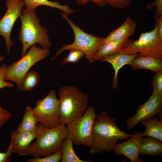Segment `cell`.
<instances>
[{"instance_id":"obj_1","label":"cell","mask_w":162,"mask_h":162,"mask_svg":"<svg viewBox=\"0 0 162 162\" xmlns=\"http://www.w3.org/2000/svg\"><path fill=\"white\" fill-rule=\"evenodd\" d=\"M116 120L106 111L101 112L96 116L92 129L91 154H101L104 151H112L119 140H126L133 135L119 129Z\"/></svg>"},{"instance_id":"obj_2","label":"cell","mask_w":162,"mask_h":162,"mask_svg":"<svg viewBox=\"0 0 162 162\" xmlns=\"http://www.w3.org/2000/svg\"><path fill=\"white\" fill-rule=\"evenodd\" d=\"M21 27L19 39L22 44L21 57L26 53L28 48L36 44L41 47L49 49L52 46L46 28L40 25V20L35 9H26L22 11L20 16Z\"/></svg>"},{"instance_id":"obj_3","label":"cell","mask_w":162,"mask_h":162,"mask_svg":"<svg viewBox=\"0 0 162 162\" xmlns=\"http://www.w3.org/2000/svg\"><path fill=\"white\" fill-rule=\"evenodd\" d=\"M36 131V140L30 144L28 150V154L33 157H45L61 151L62 142L68 135L66 125L61 123L52 128L39 123Z\"/></svg>"},{"instance_id":"obj_4","label":"cell","mask_w":162,"mask_h":162,"mask_svg":"<svg viewBox=\"0 0 162 162\" xmlns=\"http://www.w3.org/2000/svg\"><path fill=\"white\" fill-rule=\"evenodd\" d=\"M61 123L66 124L79 118L88 107V95L76 87L62 86L59 91Z\"/></svg>"},{"instance_id":"obj_5","label":"cell","mask_w":162,"mask_h":162,"mask_svg":"<svg viewBox=\"0 0 162 162\" xmlns=\"http://www.w3.org/2000/svg\"><path fill=\"white\" fill-rule=\"evenodd\" d=\"M49 49L32 45L28 52L19 61L8 67L5 80L12 81L16 85L18 90L22 88L24 78L30 68L35 63L45 59L49 55Z\"/></svg>"},{"instance_id":"obj_6","label":"cell","mask_w":162,"mask_h":162,"mask_svg":"<svg viewBox=\"0 0 162 162\" xmlns=\"http://www.w3.org/2000/svg\"><path fill=\"white\" fill-rule=\"evenodd\" d=\"M61 14L72 28L74 34V40L71 44L63 45L51 60H54L64 51L76 49L81 50L84 53L86 58L89 63L95 62L94 54L98 48L103 43L105 38L97 37L86 33L71 21L66 13L61 12Z\"/></svg>"},{"instance_id":"obj_7","label":"cell","mask_w":162,"mask_h":162,"mask_svg":"<svg viewBox=\"0 0 162 162\" xmlns=\"http://www.w3.org/2000/svg\"><path fill=\"white\" fill-rule=\"evenodd\" d=\"M96 116L94 107L88 106L81 117L66 124L67 137L75 145L92 146V129Z\"/></svg>"},{"instance_id":"obj_8","label":"cell","mask_w":162,"mask_h":162,"mask_svg":"<svg viewBox=\"0 0 162 162\" xmlns=\"http://www.w3.org/2000/svg\"><path fill=\"white\" fill-rule=\"evenodd\" d=\"M120 52L127 54H138L139 56L162 58V40L158 35L156 25L150 32L141 33L138 39L132 40Z\"/></svg>"},{"instance_id":"obj_9","label":"cell","mask_w":162,"mask_h":162,"mask_svg":"<svg viewBox=\"0 0 162 162\" xmlns=\"http://www.w3.org/2000/svg\"><path fill=\"white\" fill-rule=\"evenodd\" d=\"M33 111L38 122L47 128H55L61 124L59 101L54 90H50L44 98L38 100Z\"/></svg>"},{"instance_id":"obj_10","label":"cell","mask_w":162,"mask_h":162,"mask_svg":"<svg viewBox=\"0 0 162 162\" xmlns=\"http://www.w3.org/2000/svg\"><path fill=\"white\" fill-rule=\"evenodd\" d=\"M6 12L0 20V36L4 38L7 52L9 54L10 49L14 44L10 39L11 31L14 23L20 16L23 8L25 6L22 0H6Z\"/></svg>"},{"instance_id":"obj_11","label":"cell","mask_w":162,"mask_h":162,"mask_svg":"<svg viewBox=\"0 0 162 162\" xmlns=\"http://www.w3.org/2000/svg\"><path fill=\"white\" fill-rule=\"evenodd\" d=\"M162 94L152 93L148 100L139 107L135 114L127 119L128 130L142 121L153 118L162 111Z\"/></svg>"},{"instance_id":"obj_12","label":"cell","mask_w":162,"mask_h":162,"mask_svg":"<svg viewBox=\"0 0 162 162\" xmlns=\"http://www.w3.org/2000/svg\"><path fill=\"white\" fill-rule=\"evenodd\" d=\"M143 131H136L126 141L116 144L114 150L115 155L122 154L128 158L131 162H144L139 158L140 154V140Z\"/></svg>"},{"instance_id":"obj_13","label":"cell","mask_w":162,"mask_h":162,"mask_svg":"<svg viewBox=\"0 0 162 162\" xmlns=\"http://www.w3.org/2000/svg\"><path fill=\"white\" fill-rule=\"evenodd\" d=\"M10 136L11 140L9 146L13 153L20 156L28 154L29 146L36 138V131L16 132L14 130L11 132Z\"/></svg>"},{"instance_id":"obj_14","label":"cell","mask_w":162,"mask_h":162,"mask_svg":"<svg viewBox=\"0 0 162 162\" xmlns=\"http://www.w3.org/2000/svg\"><path fill=\"white\" fill-rule=\"evenodd\" d=\"M138 54H129L120 52L106 56L100 61L106 62L110 63L114 70L115 74L112 86L115 89L118 87L117 76L119 70L124 66L129 64Z\"/></svg>"},{"instance_id":"obj_15","label":"cell","mask_w":162,"mask_h":162,"mask_svg":"<svg viewBox=\"0 0 162 162\" xmlns=\"http://www.w3.org/2000/svg\"><path fill=\"white\" fill-rule=\"evenodd\" d=\"M132 40L129 38L103 43L98 48L94 56L95 61L110 55L119 52Z\"/></svg>"},{"instance_id":"obj_16","label":"cell","mask_w":162,"mask_h":162,"mask_svg":"<svg viewBox=\"0 0 162 162\" xmlns=\"http://www.w3.org/2000/svg\"><path fill=\"white\" fill-rule=\"evenodd\" d=\"M136 26L135 22L130 17H127L120 27L112 31L105 38L103 43L129 38L134 34Z\"/></svg>"},{"instance_id":"obj_17","label":"cell","mask_w":162,"mask_h":162,"mask_svg":"<svg viewBox=\"0 0 162 162\" xmlns=\"http://www.w3.org/2000/svg\"><path fill=\"white\" fill-rule=\"evenodd\" d=\"M128 65L134 70L143 69L155 73L162 70V58L137 56Z\"/></svg>"},{"instance_id":"obj_18","label":"cell","mask_w":162,"mask_h":162,"mask_svg":"<svg viewBox=\"0 0 162 162\" xmlns=\"http://www.w3.org/2000/svg\"><path fill=\"white\" fill-rule=\"evenodd\" d=\"M140 154L162 156V142L150 136L145 138L142 137Z\"/></svg>"},{"instance_id":"obj_19","label":"cell","mask_w":162,"mask_h":162,"mask_svg":"<svg viewBox=\"0 0 162 162\" xmlns=\"http://www.w3.org/2000/svg\"><path fill=\"white\" fill-rule=\"evenodd\" d=\"M146 128L142 136H150L162 142V122L158 120L156 115L153 118L141 122Z\"/></svg>"},{"instance_id":"obj_20","label":"cell","mask_w":162,"mask_h":162,"mask_svg":"<svg viewBox=\"0 0 162 162\" xmlns=\"http://www.w3.org/2000/svg\"><path fill=\"white\" fill-rule=\"evenodd\" d=\"M73 142L67 137L63 140L62 146V162H92L88 160H82L76 155L73 148Z\"/></svg>"},{"instance_id":"obj_21","label":"cell","mask_w":162,"mask_h":162,"mask_svg":"<svg viewBox=\"0 0 162 162\" xmlns=\"http://www.w3.org/2000/svg\"><path fill=\"white\" fill-rule=\"evenodd\" d=\"M38 122L37 119L33 113V109L30 106H27L22 120L15 131L16 132H35Z\"/></svg>"},{"instance_id":"obj_22","label":"cell","mask_w":162,"mask_h":162,"mask_svg":"<svg viewBox=\"0 0 162 162\" xmlns=\"http://www.w3.org/2000/svg\"><path fill=\"white\" fill-rule=\"evenodd\" d=\"M26 9H35L37 7L44 5L52 8H55L62 10L68 15L74 12V10L70 8L67 5H62L57 2H52L48 0H24Z\"/></svg>"},{"instance_id":"obj_23","label":"cell","mask_w":162,"mask_h":162,"mask_svg":"<svg viewBox=\"0 0 162 162\" xmlns=\"http://www.w3.org/2000/svg\"><path fill=\"white\" fill-rule=\"evenodd\" d=\"M40 81V77L37 72L33 70L28 72L24 78L21 91H31L37 86Z\"/></svg>"},{"instance_id":"obj_24","label":"cell","mask_w":162,"mask_h":162,"mask_svg":"<svg viewBox=\"0 0 162 162\" xmlns=\"http://www.w3.org/2000/svg\"><path fill=\"white\" fill-rule=\"evenodd\" d=\"M69 50L70 52L69 55L63 60L61 63L62 66L68 63H77L82 57L85 56L84 53L79 50L71 49Z\"/></svg>"},{"instance_id":"obj_25","label":"cell","mask_w":162,"mask_h":162,"mask_svg":"<svg viewBox=\"0 0 162 162\" xmlns=\"http://www.w3.org/2000/svg\"><path fill=\"white\" fill-rule=\"evenodd\" d=\"M155 73L151 84L153 88V93L162 94V70Z\"/></svg>"},{"instance_id":"obj_26","label":"cell","mask_w":162,"mask_h":162,"mask_svg":"<svg viewBox=\"0 0 162 162\" xmlns=\"http://www.w3.org/2000/svg\"><path fill=\"white\" fill-rule=\"evenodd\" d=\"M62 159L61 151L56 152L54 153L43 158L34 157L29 159L28 162H59Z\"/></svg>"},{"instance_id":"obj_27","label":"cell","mask_w":162,"mask_h":162,"mask_svg":"<svg viewBox=\"0 0 162 162\" xmlns=\"http://www.w3.org/2000/svg\"><path fill=\"white\" fill-rule=\"evenodd\" d=\"M8 66L6 64L2 65L0 67V89L5 87L13 88L14 84L11 82L6 81L5 76Z\"/></svg>"},{"instance_id":"obj_28","label":"cell","mask_w":162,"mask_h":162,"mask_svg":"<svg viewBox=\"0 0 162 162\" xmlns=\"http://www.w3.org/2000/svg\"><path fill=\"white\" fill-rule=\"evenodd\" d=\"M106 4L114 8L123 9L129 6L130 0H104Z\"/></svg>"},{"instance_id":"obj_29","label":"cell","mask_w":162,"mask_h":162,"mask_svg":"<svg viewBox=\"0 0 162 162\" xmlns=\"http://www.w3.org/2000/svg\"><path fill=\"white\" fill-rule=\"evenodd\" d=\"M11 116V114L9 111L0 106V129L9 120Z\"/></svg>"},{"instance_id":"obj_30","label":"cell","mask_w":162,"mask_h":162,"mask_svg":"<svg viewBox=\"0 0 162 162\" xmlns=\"http://www.w3.org/2000/svg\"><path fill=\"white\" fill-rule=\"evenodd\" d=\"M90 1H92L94 4L100 7H104L106 4L104 0H76V2L78 5H84Z\"/></svg>"},{"instance_id":"obj_31","label":"cell","mask_w":162,"mask_h":162,"mask_svg":"<svg viewBox=\"0 0 162 162\" xmlns=\"http://www.w3.org/2000/svg\"><path fill=\"white\" fill-rule=\"evenodd\" d=\"M155 7V13L154 18L156 19L162 16V0H155L153 3L151 4Z\"/></svg>"},{"instance_id":"obj_32","label":"cell","mask_w":162,"mask_h":162,"mask_svg":"<svg viewBox=\"0 0 162 162\" xmlns=\"http://www.w3.org/2000/svg\"><path fill=\"white\" fill-rule=\"evenodd\" d=\"M12 149L9 146L7 150L5 152H0V162H8L11 160L9 157L13 153Z\"/></svg>"},{"instance_id":"obj_33","label":"cell","mask_w":162,"mask_h":162,"mask_svg":"<svg viewBox=\"0 0 162 162\" xmlns=\"http://www.w3.org/2000/svg\"><path fill=\"white\" fill-rule=\"evenodd\" d=\"M156 19L155 25L157 27L158 35L159 38L162 40V16Z\"/></svg>"},{"instance_id":"obj_34","label":"cell","mask_w":162,"mask_h":162,"mask_svg":"<svg viewBox=\"0 0 162 162\" xmlns=\"http://www.w3.org/2000/svg\"><path fill=\"white\" fill-rule=\"evenodd\" d=\"M5 58V56H0V62L3 60Z\"/></svg>"}]
</instances>
